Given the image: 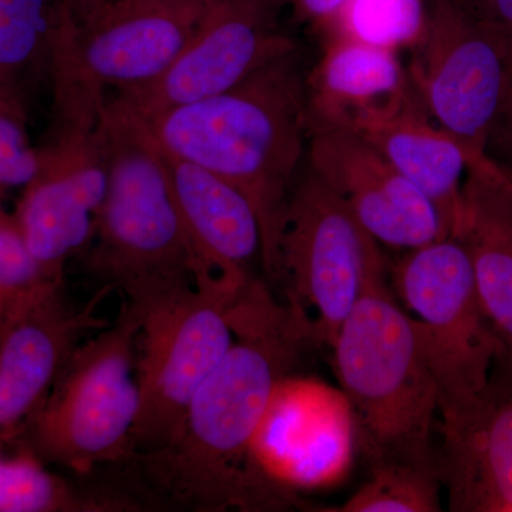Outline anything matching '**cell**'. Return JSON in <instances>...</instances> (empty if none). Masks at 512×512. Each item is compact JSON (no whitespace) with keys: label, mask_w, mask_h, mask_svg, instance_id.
Wrapping results in <instances>:
<instances>
[{"label":"cell","mask_w":512,"mask_h":512,"mask_svg":"<svg viewBox=\"0 0 512 512\" xmlns=\"http://www.w3.org/2000/svg\"><path fill=\"white\" fill-rule=\"evenodd\" d=\"M234 343L163 446L136 454L133 488L150 505L200 512L281 511L299 497L258 466L255 439L278 383L316 346L301 313L252 281L232 302Z\"/></svg>","instance_id":"1"},{"label":"cell","mask_w":512,"mask_h":512,"mask_svg":"<svg viewBox=\"0 0 512 512\" xmlns=\"http://www.w3.org/2000/svg\"><path fill=\"white\" fill-rule=\"evenodd\" d=\"M144 121L165 154L224 178L251 201L262 229V269L275 282L286 210L311 136L296 47L227 92Z\"/></svg>","instance_id":"2"},{"label":"cell","mask_w":512,"mask_h":512,"mask_svg":"<svg viewBox=\"0 0 512 512\" xmlns=\"http://www.w3.org/2000/svg\"><path fill=\"white\" fill-rule=\"evenodd\" d=\"M97 136L107 188L92 244L82 255L87 271L130 301L194 284L200 265L150 127L110 97Z\"/></svg>","instance_id":"3"},{"label":"cell","mask_w":512,"mask_h":512,"mask_svg":"<svg viewBox=\"0 0 512 512\" xmlns=\"http://www.w3.org/2000/svg\"><path fill=\"white\" fill-rule=\"evenodd\" d=\"M340 390L370 466L437 464L439 386L419 320L379 282L357 301L332 346Z\"/></svg>","instance_id":"4"},{"label":"cell","mask_w":512,"mask_h":512,"mask_svg":"<svg viewBox=\"0 0 512 512\" xmlns=\"http://www.w3.org/2000/svg\"><path fill=\"white\" fill-rule=\"evenodd\" d=\"M143 313L124 299L106 328L84 339L57 375L39 409L15 439L45 463L79 476L134 457L140 409L136 348Z\"/></svg>","instance_id":"5"},{"label":"cell","mask_w":512,"mask_h":512,"mask_svg":"<svg viewBox=\"0 0 512 512\" xmlns=\"http://www.w3.org/2000/svg\"><path fill=\"white\" fill-rule=\"evenodd\" d=\"M212 0H110L66 19L50 57L53 127L93 130L113 94L153 82L183 52Z\"/></svg>","instance_id":"6"},{"label":"cell","mask_w":512,"mask_h":512,"mask_svg":"<svg viewBox=\"0 0 512 512\" xmlns=\"http://www.w3.org/2000/svg\"><path fill=\"white\" fill-rule=\"evenodd\" d=\"M386 278L379 242L308 167L289 198L274 284L316 346L332 348L360 296Z\"/></svg>","instance_id":"7"},{"label":"cell","mask_w":512,"mask_h":512,"mask_svg":"<svg viewBox=\"0 0 512 512\" xmlns=\"http://www.w3.org/2000/svg\"><path fill=\"white\" fill-rule=\"evenodd\" d=\"M239 293L205 278L133 301L143 313L134 456L163 446L180 429L192 397L234 343L229 309Z\"/></svg>","instance_id":"8"},{"label":"cell","mask_w":512,"mask_h":512,"mask_svg":"<svg viewBox=\"0 0 512 512\" xmlns=\"http://www.w3.org/2000/svg\"><path fill=\"white\" fill-rule=\"evenodd\" d=\"M412 53L410 83L430 119L487 156L511 79L512 37L466 0H427L426 28Z\"/></svg>","instance_id":"9"},{"label":"cell","mask_w":512,"mask_h":512,"mask_svg":"<svg viewBox=\"0 0 512 512\" xmlns=\"http://www.w3.org/2000/svg\"><path fill=\"white\" fill-rule=\"evenodd\" d=\"M404 309L419 320L439 386V413L466 403L504 355L485 316L470 255L457 238L409 249L392 268Z\"/></svg>","instance_id":"10"},{"label":"cell","mask_w":512,"mask_h":512,"mask_svg":"<svg viewBox=\"0 0 512 512\" xmlns=\"http://www.w3.org/2000/svg\"><path fill=\"white\" fill-rule=\"evenodd\" d=\"M288 0H212L174 63L146 86L113 94L147 120L227 92L269 60L295 49L279 26Z\"/></svg>","instance_id":"11"},{"label":"cell","mask_w":512,"mask_h":512,"mask_svg":"<svg viewBox=\"0 0 512 512\" xmlns=\"http://www.w3.org/2000/svg\"><path fill=\"white\" fill-rule=\"evenodd\" d=\"M107 188V165L97 127L52 128L39 148L35 177L22 188L13 220L30 254L50 281L92 244Z\"/></svg>","instance_id":"12"},{"label":"cell","mask_w":512,"mask_h":512,"mask_svg":"<svg viewBox=\"0 0 512 512\" xmlns=\"http://www.w3.org/2000/svg\"><path fill=\"white\" fill-rule=\"evenodd\" d=\"M357 450L352 407L342 390L312 377L276 386L255 439V458L286 493L323 490L349 476Z\"/></svg>","instance_id":"13"},{"label":"cell","mask_w":512,"mask_h":512,"mask_svg":"<svg viewBox=\"0 0 512 512\" xmlns=\"http://www.w3.org/2000/svg\"><path fill=\"white\" fill-rule=\"evenodd\" d=\"M114 291L101 285L89 301L74 305L63 282H47L10 313L0 330V446L39 409L74 349L109 325L99 311Z\"/></svg>","instance_id":"14"},{"label":"cell","mask_w":512,"mask_h":512,"mask_svg":"<svg viewBox=\"0 0 512 512\" xmlns=\"http://www.w3.org/2000/svg\"><path fill=\"white\" fill-rule=\"evenodd\" d=\"M306 167L379 244L409 251L450 238L433 202L353 131H311Z\"/></svg>","instance_id":"15"},{"label":"cell","mask_w":512,"mask_h":512,"mask_svg":"<svg viewBox=\"0 0 512 512\" xmlns=\"http://www.w3.org/2000/svg\"><path fill=\"white\" fill-rule=\"evenodd\" d=\"M437 467L453 512H512V363L497 360L487 384L439 413Z\"/></svg>","instance_id":"16"},{"label":"cell","mask_w":512,"mask_h":512,"mask_svg":"<svg viewBox=\"0 0 512 512\" xmlns=\"http://www.w3.org/2000/svg\"><path fill=\"white\" fill-rule=\"evenodd\" d=\"M175 201L198 259L195 281L217 278L241 292L262 266V229L251 201L224 178L165 154Z\"/></svg>","instance_id":"17"},{"label":"cell","mask_w":512,"mask_h":512,"mask_svg":"<svg viewBox=\"0 0 512 512\" xmlns=\"http://www.w3.org/2000/svg\"><path fill=\"white\" fill-rule=\"evenodd\" d=\"M414 99L399 53L346 37L326 36L319 62L306 76L311 131L357 133Z\"/></svg>","instance_id":"18"},{"label":"cell","mask_w":512,"mask_h":512,"mask_svg":"<svg viewBox=\"0 0 512 512\" xmlns=\"http://www.w3.org/2000/svg\"><path fill=\"white\" fill-rule=\"evenodd\" d=\"M426 195L454 237L463 210V178L477 157L457 137L430 119L414 99L393 116L357 131Z\"/></svg>","instance_id":"19"},{"label":"cell","mask_w":512,"mask_h":512,"mask_svg":"<svg viewBox=\"0 0 512 512\" xmlns=\"http://www.w3.org/2000/svg\"><path fill=\"white\" fill-rule=\"evenodd\" d=\"M470 255L485 316L512 363V220L494 183L493 161L471 165L456 235Z\"/></svg>","instance_id":"20"},{"label":"cell","mask_w":512,"mask_h":512,"mask_svg":"<svg viewBox=\"0 0 512 512\" xmlns=\"http://www.w3.org/2000/svg\"><path fill=\"white\" fill-rule=\"evenodd\" d=\"M134 493L84 488L57 476L29 448L0 446V512H127L144 510Z\"/></svg>","instance_id":"21"},{"label":"cell","mask_w":512,"mask_h":512,"mask_svg":"<svg viewBox=\"0 0 512 512\" xmlns=\"http://www.w3.org/2000/svg\"><path fill=\"white\" fill-rule=\"evenodd\" d=\"M69 18L63 0H0V89L25 94L30 77L49 74L57 33Z\"/></svg>","instance_id":"22"},{"label":"cell","mask_w":512,"mask_h":512,"mask_svg":"<svg viewBox=\"0 0 512 512\" xmlns=\"http://www.w3.org/2000/svg\"><path fill=\"white\" fill-rule=\"evenodd\" d=\"M426 20L427 0H348L323 30L399 53L416 46Z\"/></svg>","instance_id":"23"},{"label":"cell","mask_w":512,"mask_h":512,"mask_svg":"<svg viewBox=\"0 0 512 512\" xmlns=\"http://www.w3.org/2000/svg\"><path fill=\"white\" fill-rule=\"evenodd\" d=\"M441 478L437 464L380 463L370 466L369 480L339 512L441 511Z\"/></svg>","instance_id":"24"},{"label":"cell","mask_w":512,"mask_h":512,"mask_svg":"<svg viewBox=\"0 0 512 512\" xmlns=\"http://www.w3.org/2000/svg\"><path fill=\"white\" fill-rule=\"evenodd\" d=\"M37 167L39 148L30 141L26 96L0 89V207L10 191L29 184Z\"/></svg>","instance_id":"25"},{"label":"cell","mask_w":512,"mask_h":512,"mask_svg":"<svg viewBox=\"0 0 512 512\" xmlns=\"http://www.w3.org/2000/svg\"><path fill=\"white\" fill-rule=\"evenodd\" d=\"M50 281L36 264L12 212L0 208V330L26 296Z\"/></svg>","instance_id":"26"},{"label":"cell","mask_w":512,"mask_h":512,"mask_svg":"<svg viewBox=\"0 0 512 512\" xmlns=\"http://www.w3.org/2000/svg\"><path fill=\"white\" fill-rule=\"evenodd\" d=\"M293 12L303 22L323 29L338 15L348 0H288Z\"/></svg>","instance_id":"27"},{"label":"cell","mask_w":512,"mask_h":512,"mask_svg":"<svg viewBox=\"0 0 512 512\" xmlns=\"http://www.w3.org/2000/svg\"><path fill=\"white\" fill-rule=\"evenodd\" d=\"M470 6L512 37V0H481L480 5Z\"/></svg>","instance_id":"28"},{"label":"cell","mask_w":512,"mask_h":512,"mask_svg":"<svg viewBox=\"0 0 512 512\" xmlns=\"http://www.w3.org/2000/svg\"><path fill=\"white\" fill-rule=\"evenodd\" d=\"M110 0H63L64 8L74 25L80 26L92 20Z\"/></svg>","instance_id":"29"},{"label":"cell","mask_w":512,"mask_h":512,"mask_svg":"<svg viewBox=\"0 0 512 512\" xmlns=\"http://www.w3.org/2000/svg\"><path fill=\"white\" fill-rule=\"evenodd\" d=\"M495 174H497L495 175V187H497L498 195L512 220V173L500 168Z\"/></svg>","instance_id":"30"},{"label":"cell","mask_w":512,"mask_h":512,"mask_svg":"<svg viewBox=\"0 0 512 512\" xmlns=\"http://www.w3.org/2000/svg\"><path fill=\"white\" fill-rule=\"evenodd\" d=\"M498 120H505L508 130H510L512 134V74L510 83H508L507 92H505L503 106H501L500 113H498L497 120L495 121Z\"/></svg>","instance_id":"31"}]
</instances>
